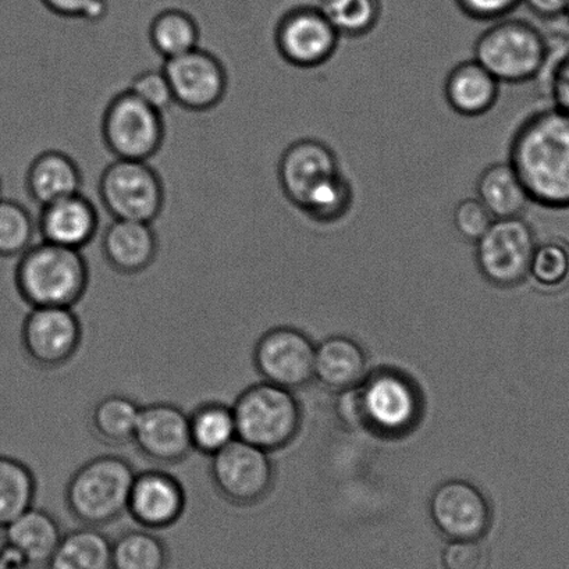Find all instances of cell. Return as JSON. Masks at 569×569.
I'll use <instances>...</instances> for the list:
<instances>
[{"mask_svg":"<svg viewBox=\"0 0 569 569\" xmlns=\"http://www.w3.org/2000/svg\"><path fill=\"white\" fill-rule=\"evenodd\" d=\"M508 157L530 202L568 211L569 114L552 107L528 116L512 136Z\"/></svg>","mask_w":569,"mask_h":569,"instance_id":"cell-1","label":"cell"},{"mask_svg":"<svg viewBox=\"0 0 569 569\" xmlns=\"http://www.w3.org/2000/svg\"><path fill=\"white\" fill-rule=\"evenodd\" d=\"M13 279L31 308H74L86 296L90 269L81 251L42 241L21 253Z\"/></svg>","mask_w":569,"mask_h":569,"instance_id":"cell-2","label":"cell"},{"mask_svg":"<svg viewBox=\"0 0 569 569\" xmlns=\"http://www.w3.org/2000/svg\"><path fill=\"white\" fill-rule=\"evenodd\" d=\"M136 475V468L124 457L92 458L66 485V508L84 527H107L127 513Z\"/></svg>","mask_w":569,"mask_h":569,"instance_id":"cell-3","label":"cell"},{"mask_svg":"<svg viewBox=\"0 0 569 569\" xmlns=\"http://www.w3.org/2000/svg\"><path fill=\"white\" fill-rule=\"evenodd\" d=\"M358 428L382 436L405 438L416 430L423 417L421 389L397 369H378L365 376L353 388Z\"/></svg>","mask_w":569,"mask_h":569,"instance_id":"cell-4","label":"cell"},{"mask_svg":"<svg viewBox=\"0 0 569 569\" xmlns=\"http://www.w3.org/2000/svg\"><path fill=\"white\" fill-rule=\"evenodd\" d=\"M551 47L533 24L501 19L475 42V60L499 82L523 84L538 79L549 63Z\"/></svg>","mask_w":569,"mask_h":569,"instance_id":"cell-5","label":"cell"},{"mask_svg":"<svg viewBox=\"0 0 569 569\" xmlns=\"http://www.w3.org/2000/svg\"><path fill=\"white\" fill-rule=\"evenodd\" d=\"M231 408L237 438L264 451L284 449L300 433L302 412L295 391L262 380L242 390Z\"/></svg>","mask_w":569,"mask_h":569,"instance_id":"cell-6","label":"cell"},{"mask_svg":"<svg viewBox=\"0 0 569 569\" xmlns=\"http://www.w3.org/2000/svg\"><path fill=\"white\" fill-rule=\"evenodd\" d=\"M99 198L113 219L153 223L164 207V187L148 160L114 159L99 179Z\"/></svg>","mask_w":569,"mask_h":569,"instance_id":"cell-7","label":"cell"},{"mask_svg":"<svg viewBox=\"0 0 569 569\" xmlns=\"http://www.w3.org/2000/svg\"><path fill=\"white\" fill-rule=\"evenodd\" d=\"M475 244L479 272L491 286L512 289L529 278L538 240L532 226L522 217L496 219Z\"/></svg>","mask_w":569,"mask_h":569,"instance_id":"cell-8","label":"cell"},{"mask_svg":"<svg viewBox=\"0 0 569 569\" xmlns=\"http://www.w3.org/2000/svg\"><path fill=\"white\" fill-rule=\"evenodd\" d=\"M162 113L129 90L118 93L104 109L102 138L116 159L149 160L164 141Z\"/></svg>","mask_w":569,"mask_h":569,"instance_id":"cell-9","label":"cell"},{"mask_svg":"<svg viewBox=\"0 0 569 569\" xmlns=\"http://www.w3.org/2000/svg\"><path fill=\"white\" fill-rule=\"evenodd\" d=\"M212 485L230 505L250 507L267 499L274 485L270 452L236 439L211 457Z\"/></svg>","mask_w":569,"mask_h":569,"instance_id":"cell-10","label":"cell"},{"mask_svg":"<svg viewBox=\"0 0 569 569\" xmlns=\"http://www.w3.org/2000/svg\"><path fill=\"white\" fill-rule=\"evenodd\" d=\"M20 341L26 357L38 368L63 367L80 350L81 320L69 307L31 308L21 323Z\"/></svg>","mask_w":569,"mask_h":569,"instance_id":"cell-11","label":"cell"},{"mask_svg":"<svg viewBox=\"0 0 569 569\" xmlns=\"http://www.w3.org/2000/svg\"><path fill=\"white\" fill-rule=\"evenodd\" d=\"M340 38L322 10L311 4L287 10L274 30L280 57L298 69H315L329 62Z\"/></svg>","mask_w":569,"mask_h":569,"instance_id":"cell-12","label":"cell"},{"mask_svg":"<svg viewBox=\"0 0 569 569\" xmlns=\"http://www.w3.org/2000/svg\"><path fill=\"white\" fill-rule=\"evenodd\" d=\"M317 346L295 328H274L261 336L252 359L264 382L290 391L306 388L315 379Z\"/></svg>","mask_w":569,"mask_h":569,"instance_id":"cell-13","label":"cell"},{"mask_svg":"<svg viewBox=\"0 0 569 569\" xmlns=\"http://www.w3.org/2000/svg\"><path fill=\"white\" fill-rule=\"evenodd\" d=\"M163 71L174 103L191 112H206L218 107L228 91V71L223 63L200 47L166 60Z\"/></svg>","mask_w":569,"mask_h":569,"instance_id":"cell-14","label":"cell"},{"mask_svg":"<svg viewBox=\"0 0 569 569\" xmlns=\"http://www.w3.org/2000/svg\"><path fill=\"white\" fill-rule=\"evenodd\" d=\"M436 528L451 540H479L488 533L491 507L477 486L451 479L433 491L429 505Z\"/></svg>","mask_w":569,"mask_h":569,"instance_id":"cell-15","label":"cell"},{"mask_svg":"<svg viewBox=\"0 0 569 569\" xmlns=\"http://www.w3.org/2000/svg\"><path fill=\"white\" fill-rule=\"evenodd\" d=\"M131 443L142 457L159 466H176L186 461L194 451L188 413L170 402L141 407Z\"/></svg>","mask_w":569,"mask_h":569,"instance_id":"cell-16","label":"cell"},{"mask_svg":"<svg viewBox=\"0 0 569 569\" xmlns=\"http://www.w3.org/2000/svg\"><path fill=\"white\" fill-rule=\"evenodd\" d=\"M339 171V158L328 143L317 138H301L281 153L279 184L287 200L300 209L320 182Z\"/></svg>","mask_w":569,"mask_h":569,"instance_id":"cell-17","label":"cell"},{"mask_svg":"<svg viewBox=\"0 0 569 569\" xmlns=\"http://www.w3.org/2000/svg\"><path fill=\"white\" fill-rule=\"evenodd\" d=\"M187 507L184 486L162 469L137 472L127 513L141 528L160 530L179 522Z\"/></svg>","mask_w":569,"mask_h":569,"instance_id":"cell-18","label":"cell"},{"mask_svg":"<svg viewBox=\"0 0 569 569\" xmlns=\"http://www.w3.org/2000/svg\"><path fill=\"white\" fill-rule=\"evenodd\" d=\"M99 213L87 197L79 194L48 203L37 219L42 241L81 251L96 239Z\"/></svg>","mask_w":569,"mask_h":569,"instance_id":"cell-19","label":"cell"},{"mask_svg":"<svg viewBox=\"0 0 569 569\" xmlns=\"http://www.w3.org/2000/svg\"><path fill=\"white\" fill-rule=\"evenodd\" d=\"M102 253L121 274L146 272L158 257L159 241L152 223L113 219L102 236Z\"/></svg>","mask_w":569,"mask_h":569,"instance_id":"cell-20","label":"cell"},{"mask_svg":"<svg viewBox=\"0 0 569 569\" xmlns=\"http://www.w3.org/2000/svg\"><path fill=\"white\" fill-rule=\"evenodd\" d=\"M51 512L32 506L3 530L2 541L24 569L46 567L62 539Z\"/></svg>","mask_w":569,"mask_h":569,"instance_id":"cell-21","label":"cell"},{"mask_svg":"<svg viewBox=\"0 0 569 569\" xmlns=\"http://www.w3.org/2000/svg\"><path fill=\"white\" fill-rule=\"evenodd\" d=\"M367 375V353L350 337H329L317 347L315 379L326 388L340 393V391L357 388Z\"/></svg>","mask_w":569,"mask_h":569,"instance_id":"cell-22","label":"cell"},{"mask_svg":"<svg viewBox=\"0 0 569 569\" xmlns=\"http://www.w3.org/2000/svg\"><path fill=\"white\" fill-rule=\"evenodd\" d=\"M82 174L70 154L51 149L32 160L26 176L27 192L38 206L63 200L81 192Z\"/></svg>","mask_w":569,"mask_h":569,"instance_id":"cell-23","label":"cell"},{"mask_svg":"<svg viewBox=\"0 0 569 569\" xmlns=\"http://www.w3.org/2000/svg\"><path fill=\"white\" fill-rule=\"evenodd\" d=\"M499 93L500 82L475 59L457 64L446 79V101L463 118L489 113Z\"/></svg>","mask_w":569,"mask_h":569,"instance_id":"cell-24","label":"cell"},{"mask_svg":"<svg viewBox=\"0 0 569 569\" xmlns=\"http://www.w3.org/2000/svg\"><path fill=\"white\" fill-rule=\"evenodd\" d=\"M477 194L495 219L521 218L532 203L510 162L488 166L479 176Z\"/></svg>","mask_w":569,"mask_h":569,"instance_id":"cell-25","label":"cell"},{"mask_svg":"<svg viewBox=\"0 0 569 569\" xmlns=\"http://www.w3.org/2000/svg\"><path fill=\"white\" fill-rule=\"evenodd\" d=\"M47 569H113L112 540L99 528L84 527L63 533Z\"/></svg>","mask_w":569,"mask_h":569,"instance_id":"cell-26","label":"cell"},{"mask_svg":"<svg viewBox=\"0 0 569 569\" xmlns=\"http://www.w3.org/2000/svg\"><path fill=\"white\" fill-rule=\"evenodd\" d=\"M192 449L212 457L237 438L233 408L220 401H207L188 413Z\"/></svg>","mask_w":569,"mask_h":569,"instance_id":"cell-27","label":"cell"},{"mask_svg":"<svg viewBox=\"0 0 569 569\" xmlns=\"http://www.w3.org/2000/svg\"><path fill=\"white\" fill-rule=\"evenodd\" d=\"M37 479L24 461L12 455H0V529L34 506Z\"/></svg>","mask_w":569,"mask_h":569,"instance_id":"cell-28","label":"cell"},{"mask_svg":"<svg viewBox=\"0 0 569 569\" xmlns=\"http://www.w3.org/2000/svg\"><path fill=\"white\" fill-rule=\"evenodd\" d=\"M201 31L197 20L186 10L164 9L149 26V42L164 60L173 59L200 47Z\"/></svg>","mask_w":569,"mask_h":569,"instance_id":"cell-29","label":"cell"},{"mask_svg":"<svg viewBox=\"0 0 569 569\" xmlns=\"http://www.w3.org/2000/svg\"><path fill=\"white\" fill-rule=\"evenodd\" d=\"M141 406L129 396L110 395L99 400L91 411V429L104 443L127 445L134 438Z\"/></svg>","mask_w":569,"mask_h":569,"instance_id":"cell-30","label":"cell"},{"mask_svg":"<svg viewBox=\"0 0 569 569\" xmlns=\"http://www.w3.org/2000/svg\"><path fill=\"white\" fill-rule=\"evenodd\" d=\"M169 550L151 529L126 530L112 540L113 569H168Z\"/></svg>","mask_w":569,"mask_h":569,"instance_id":"cell-31","label":"cell"},{"mask_svg":"<svg viewBox=\"0 0 569 569\" xmlns=\"http://www.w3.org/2000/svg\"><path fill=\"white\" fill-rule=\"evenodd\" d=\"M353 203V188L342 171L320 182L300 211L313 222L331 224L346 218Z\"/></svg>","mask_w":569,"mask_h":569,"instance_id":"cell-32","label":"cell"},{"mask_svg":"<svg viewBox=\"0 0 569 569\" xmlns=\"http://www.w3.org/2000/svg\"><path fill=\"white\" fill-rule=\"evenodd\" d=\"M318 7L340 37L368 36L382 18L380 0H320Z\"/></svg>","mask_w":569,"mask_h":569,"instance_id":"cell-33","label":"cell"},{"mask_svg":"<svg viewBox=\"0 0 569 569\" xmlns=\"http://www.w3.org/2000/svg\"><path fill=\"white\" fill-rule=\"evenodd\" d=\"M36 233L37 222L29 209L0 198V258L20 257L32 246Z\"/></svg>","mask_w":569,"mask_h":569,"instance_id":"cell-34","label":"cell"},{"mask_svg":"<svg viewBox=\"0 0 569 569\" xmlns=\"http://www.w3.org/2000/svg\"><path fill=\"white\" fill-rule=\"evenodd\" d=\"M529 278L547 290L566 286L569 281V242L560 237L538 242L530 262Z\"/></svg>","mask_w":569,"mask_h":569,"instance_id":"cell-35","label":"cell"},{"mask_svg":"<svg viewBox=\"0 0 569 569\" xmlns=\"http://www.w3.org/2000/svg\"><path fill=\"white\" fill-rule=\"evenodd\" d=\"M127 90L160 113L174 104L173 92H171L170 82L163 69L141 71L131 80Z\"/></svg>","mask_w":569,"mask_h":569,"instance_id":"cell-36","label":"cell"},{"mask_svg":"<svg viewBox=\"0 0 569 569\" xmlns=\"http://www.w3.org/2000/svg\"><path fill=\"white\" fill-rule=\"evenodd\" d=\"M495 218L478 198L461 201L452 213V223L457 233L467 241L477 242L489 230Z\"/></svg>","mask_w":569,"mask_h":569,"instance_id":"cell-37","label":"cell"},{"mask_svg":"<svg viewBox=\"0 0 569 569\" xmlns=\"http://www.w3.org/2000/svg\"><path fill=\"white\" fill-rule=\"evenodd\" d=\"M43 7L60 18L99 23L109 12L108 0H41Z\"/></svg>","mask_w":569,"mask_h":569,"instance_id":"cell-38","label":"cell"},{"mask_svg":"<svg viewBox=\"0 0 569 569\" xmlns=\"http://www.w3.org/2000/svg\"><path fill=\"white\" fill-rule=\"evenodd\" d=\"M486 551L479 540H451L441 555L445 569H483Z\"/></svg>","mask_w":569,"mask_h":569,"instance_id":"cell-39","label":"cell"},{"mask_svg":"<svg viewBox=\"0 0 569 569\" xmlns=\"http://www.w3.org/2000/svg\"><path fill=\"white\" fill-rule=\"evenodd\" d=\"M456 3L469 19L497 21L513 12L521 0H456Z\"/></svg>","mask_w":569,"mask_h":569,"instance_id":"cell-40","label":"cell"},{"mask_svg":"<svg viewBox=\"0 0 569 569\" xmlns=\"http://www.w3.org/2000/svg\"><path fill=\"white\" fill-rule=\"evenodd\" d=\"M547 88L555 108L569 114V49L552 66Z\"/></svg>","mask_w":569,"mask_h":569,"instance_id":"cell-41","label":"cell"},{"mask_svg":"<svg viewBox=\"0 0 569 569\" xmlns=\"http://www.w3.org/2000/svg\"><path fill=\"white\" fill-rule=\"evenodd\" d=\"M521 3L538 18L551 20L563 16L567 0H521Z\"/></svg>","mask_w":569,"mask_h":569,"instance_id":"cell-42","label":"cell"},{"mask_svg":"<svg viewBox=\"0 0 569 569\" xmlns=\"http://www.w3.org/2000/svg\"><path fill=\"white\" fill-rule=\"evenodd\" d=\"M563 16H566L569 21V0H567L566 9H563Z\"/></svg>","mask_w":569,"mask_h":569,"instance_id":"cell-43","label":"cell"},{"mask_svg":"<svg viewBox=\"0 0 569 569\" xmlns=\"http://www.w3.org/2000/svg\"><path fill=\"white\" fill-rule=\"evenodd\" d=\"M0 198H2V179H0Z\"/></svg>","mask_w":569,"mask_h":569,"instance_id":"cell-44","label":"cell"}]
</instances>
